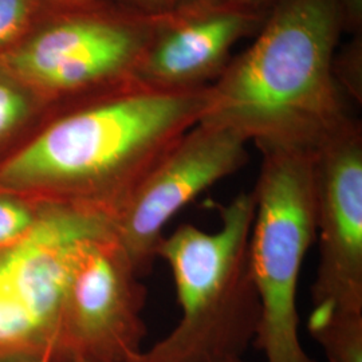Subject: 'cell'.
Wrapping results in <instances>:
<instances>
[{
	"label": "cell",
	"instance_id": "9c48e42d",
	"mask_svg": "<svg viewBox=\"0 0 362 362\" xmlns=\"http://www.w3.org/2000/svg\"><path fill=\"white\" fill-rule=\"evenodd\" d=\"M247 144L235 130L200 121L145 176L112 223L141 276L152 269L169 221L209 187L246 165Z\"/></svg>",
	"mask_w": 362,
	"mask_h": 362
},
{
	"label": "cell",
	"instance_id": "7a4b0ae2",
	"mask_svg": "<svg viewBox=\"0 0 362 362\" xmlns=\"http://www.w3.org/2000/svg\"><path fill=\"white\" fill-rule=\"evenodd\" d=\"M342 33L338 0L279 1L251 46L209 85L202 121L255 145L315 151L351 118L333 74Z\"/></svg>",
	"mask_w": 362,
	"mask_h": 362
},
{
	"label": "cell",
	"instance_id": "4fadbf2b",
	"mask_svg": "<svg viewBox=\"0 0 362 362\" xmlns=\"http://www.w3.org/2000/svg\"><path fill=\"white\" fill-rule=\"evenodd\" d=\"M50 203L0 185V248L30 233Z\"/></svg>",
	"mask_w": 362,
	"mask_h": 362
},
{
	"label": "cell",
	"instance_id": "3957f363",
	"mask_svg": "<svg viewBox=\"0 0 362 362\" xmlns=\"http://www.w3.org/2000/svg\"><path fill=\"white\" fill-rule=\"evenodd\" d=\"M255 194L219 206L214 233L180 224L164 236L157 258L168 263L181 309L179 324L133 362H227L243 358L257 336L260 305L250 242Z\"/></svg>",
	"mask_w": 362,
	"mask_h": 362
},
{
	"label": "cell",
	"instance_id": "ba28073f",
	"mask_svg": "<svg viewBox=\"0 0 362 362\" xmlns=\"http://www.w3.org/2000/svg\"><path fill=\"white\" fill-rule=\"evenodd\" d=\"M320 262L309 320L362 314V127L350 118L314 151Z\"/></svg>",
	"mask_w": 362,
	"mask_h": 362
},
{
	"label": "cell",
	"instance_id": "ac0fdd59",
	"mask_svg": "<svg viewBox=\"0 0 362 362\" xmlns=\"http://www.w3.org/2000/svg\"><path fill=\"white\" fill-rule=\"evenodd\" d=\"M47 6L54 10H65V8H79V7H89L97 6L113 0H43Z\"/></svg>",
	"mask_w": 362,
	"mask_h": 362
},
{
	"label": "cell",
	"instance_id": "8992f818",
	"mask_svg": "<svg viewBox=\"0 0 362 362\" xmlns=\"http://www.w3.org/2000/svg\"><path fill=\"white\" fill-rule=\"evenodd\" d=\"M110 230L105 216L50 203L30 233L0 248V362H58L71 267L88 239Z\"/></svg>",
	"mask_w": 362,
	"mask_h": 362
},
{
	"label": "cell",
	"instance_id": "5bb4252c",
	"mask_svg": "<svg viewBox=\"0 0 362 362\" xmlns=\"http://www.w3.org/2000/svg\"><path fill=\"white\" fill-rule=\"evenodd\" d=\"M52 10L43 0H0V58L13 52Z\"/></svg>",
	"mask_w": 362,
	"mask_h": 362
},
{
	"label": "cell",
	"instance_id": "7c38bea8",
	"mask_svg": "<svg viewBox=\"0 0 362 362\" xmlns=\"http://www.w3.org/2000/svg\"><path fill=\"white\" fill-rule=\"evenodd\" d=\"M309 332L329 362H362V314L344 313L309 320Z\"/></svg>",
	"mask_w": 362,
	"mask_h": 362
},
{
	"label": "cell",
	"instance_id": "52a82bcc",
	"mask_svg": "<svg viewBox=\"0 0 362 362\" xmlns=\"http://www.w3.org/2000/svg\"><path fill=\"white\" fill-rule=\"evenodd\" d=\"M113 230L78 252L61 309L58 362H133L143 351L146 288Z\"/></svg>",
	"mask_w": 362,
	"mask_h": 362
},
{
	"label": "cell",
	"instance_id": "9a60e30c",
	"mask_svg": "<svg viewBox=\"0 0 362 362\" xmlns=\"http://www.w3.org/2000/svg\"><path fill=\"white\" fill-rule=\"evenodd\" d=\"M362 33L353 35L341 52H336L333 74L342 93L356 103L362 101Z\"/></svg>",
	"mask_w": 362,
	"mask_h": 362
},
{
	"label": "cell",
	"instance_id": "5b68a950",
	"mask_svg": "<svg viewBox=\"0 0 362 362\" xmlns=\"http://www.w3.org/2000/svg\"><path fill=\"white\" fill-rule=\"evenodd\" d=\"M165 13H144L116 0L52 10L0 59L57 106L137 81Z\"/></svg>",
	"mask_w": 362,
	"mask_h": 362
},
{
	"label": "cell",
	"instance_id": "e0dca14e",
	"mask_svg": "<svg viewBox=\"0 0 362 362\" xmlns=\"http://www.w3.org/2000/svg\"><path fill=\"white\" fill-rule=\"evenodd\" d=\"M117 3L144 13H165L173 11L185 0H116Z\"/></svg>",
	"mask_w": 362,
	"mask_h": 362
},
{
	"label": "cell",
	"instance_id": "30bf717a",
	"mask_svg": "<svg viewBox=\"0 0 362 362\" xmlns=\"http://www.w3.org/2000/svg\"><path fill=\"white\" fill-rule=\"evenodd\" d=\"M269 13L214 0H185L156 31L136 79L173 90L209 86L233 59V46L255 35Z\"/></svg>",
	"mask_w": 362,
	"mask_h": 362
},
{
	"label": "cell",
	"instance_id": "2e32d148",
	"mask_svg": "<svg viewBox=\"0 0 362 362\" xmlns=\"http://www.w3.org/2000/svg\"><path fill=\"white\" fill-rule=\"evenodd\" d=\"M344 33L351 35L362 31V0H338Z\"/></svg>",
	"mask_w": 362,
	"mask_h": 362
},
{
	"label": "cell",
	"instance_id": "277c9868",
	"mask_svg": "<svg viewBox=\"0 0 362 362\" xmlns=\"http://www.w3.org/2000/svg\"><path fill=\"white\" fill-rule=\"evenodd\" d=\"M257 146L262 163L250 259L260 320L252 345L266 362H317L299 339L297 308L299 275L317 236L314 151Z\"/></svg>",
	"mask_w": 362,
	"mask_h": 362
},
{
	"label": "cell",
	"instance_id": "d6986e66",
	"mask_svg": "<svg viewBox=\"0 0 362 362\" xmlns=\"http://www.w3.org/2000/svg\"><path fill=\"white\" fill-rule=\"evenodd\" d=\"M214 1L231 3V4L243 6V7H247V8H252V10L269 13L274 6H276L282 0H214Z\"/></svg>",
	"mask_w": 362,
	"mask_h": 362
},
{
	"label": "cell",
	"instance_id": "ffe728a7",
	"mask_svg": "<svg viewBox=\"0 0 362 362\" xmlns=\"http://www.w3.org/2000/svg\"><path fill=\"white\" fill-rule=\"evenodd\" d=\"M227 362H247L243 360V358H236V360H231V361H227Z\"/></svg>",
	"mask_w": 362,
	"mask_h": 362
},
{
	"label": "cell",
	"instance_id": "8fae6325",
	"mask_svg": "<svg viewBox=\"0 0 362 362\" xmlns=\"http://www.w3.org/2000/svg\"><path fill=\"white\" fill-rule=\"evenodd\" d=\"M57 107L0 59V165L33 139Z\"/></svg>",
	"mask_w": 362,
	"mask_h": 362
},
{
	"label": "cell",
	"instance_id": "6da1fadb",
	"mask_svg": "<svg viewBox=\"0 0 362 362\" xmlns=\"http://www.w3.org/2000/svg\"><path fill=\"white\" fill-rule=\"evenodd\" d=\"M209 86L132 81L62 105L0 165V185L113 223L145 176L207 113Z\"/></svg>",
	"mask_w": 362,
	"mask_h": 362
}]
</instances>
